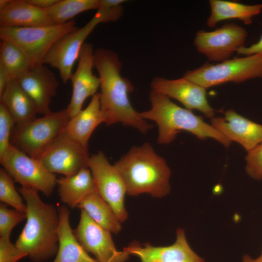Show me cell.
<instances>
[{"label":"cell","mask_w":262,"mask_h":262,"mask_svg":"<svg viewBox=\"0 0 262 262\" xmlns=\"http://www.w3.org/2000/svg\"><path fill=\"white\" fill-rule=\"evenodd\" d=\"M58 193L61 201L74 208L87 196L98 193L90 169L86 167L70 176L57 179Z\"/></svg>","instance_id":"cell-22"},{"label":"cell","mask_w":262,"mask_h":262,"mask_svg":"<svg viewBox=\"0 0 262 262\" xmlns=\"http://www.w3.org/2000/svg\"><path fill=\"white\" fill-rule=\"evenodd\" d=\"M114 165L129 196L146 194L162 198L170 192L171 169L165 160L148 142L132 147Z\"/></svg>","instance_id":"cell-3"},{"label":"cell","mask_w":262,"mask_h":262,"mask_svg":"<svg viewBox=\"0 0 262 262\" xmlns=\"http://www.w3.org/2000/svg\"><path fill=\"white\" fill-rule=\"evenodd\" d=\"M126 1L124 0H100V4L97 10L106 14L105 22L117 21L122 15V4Z\"/></svg>","instance_id":"cell-33"},{"label":"cell","mask_w":262,"mask_h":262,"mask_svg":"<svg viewBox=\"0 0 262 262\" xmlns=\"http://www.w3.org/2000/svg\"><path fill=\"white\" fill-rule=\"evenodd\" d=\"M123 249L137 256L140 262H205L191 248L181 228L177 229L175 242L171 245L154 246L149 243L134 241Z\"/></svg>","instance_id":"cell-15"},{"label":"cell","mask_w":262,"mask_h":262,"mask_svg":"<svg viewBox=\"0 0 262 262\" xmlns=\"http://www.w3.org/2000/svg\"><path fill=\"white\" fill-rule=\"evenodd\" d=\"M15 125L13 117L5 107L0 103V159L11 144V137Z\"/></svg>","instance_id":"cell-30"},{"label":"cell","mask_w":262,"mask_h":262,"mask_svg":"<svg viewBox=\"0 0 262 262\" xmlns=\"http://www.w3.org/2000/svg\"><path fill=\"white\" fill-rule=\"evenodd\" d=\"M25 219L26 213L9 209L6 204H0V238L10 237L13 229Z\"/></svg>","instance_id":"cell-29"},{"label":"cell","mask_w":262,"mask_h":262,"mask_svg":"<svg viewBox=\"0 0 262 262\" xmlns=\"http://www.w3.org/2000/svg\"><path fill=\"white\" fill-rule=\"evenodd\" d=\"M79 222L73 229L74 234L87 252L98 262H126L130 255L115 246L111 232L94 222L83 210H81Z\"/></svg>","instance_id":"cell-13"},{"label":"cell","mask_w":262,"mask_h":262,"mask_svg":"<svg viewBox=\"0 0 262 262\" xmlns=\"http://www.w3.org/2000/svg\"><path fill=\"white\" fill-rule=\"evenodd\" d=\"M71 20L65 24L31 27L0 28V38L18 47L33 66L42 65L43 60L54 44L76 28Z\"/></svg>","instance_id":"cell-7"},{"label":"cell","mask_w":262,"mask_h":262,"mask_svg":"<svg viewBox=\"0 0 262 262\" xmlns=\"http://www.w3.org/2000/svg\"><path fill=\"white\" fill-rule=\"evenodd\" d=\"M0 101L13 117L15 125L24 124L36 118L38 112L34 103L16 79L10 81L0 96Z\"/></svg>","instance_id":"cell-23"},{"label":"cell","mask_w":262,"mask_h":262,"mask_svg":"<svg viewBox=\"0 0 262 262\" xmlns=\"http://www.w3.org/2000/svg\"><path fill=\"white\" fill-rule=\"evenodd\" d=\"M12 79L4 68L0 66V96Z\"/></svg>","instance_id":"cell-36"},{"label":"cell","mask_w":262,"mask_h":262,"mask_svg":"<svg viewBox=\"0 0 262 262\" xmlns=\"http://www.w3.org/2000/svg\"><path fill=\"white\" fill-rule=\"evenodd\" d=\"M105 119L101 112L99 93L92 97L88 105L69 118L66 132L84 147L88 149L89 139L94 130Z\"/></svg>","instance_id":"cell-21"},{"label":"cell","mask_w":262,"mask_h":262,"mask_svg":"<svg viewBox=\"0 0 262 262\" xmlns=\"http://www.w3.org/2000/svg\"><path fill=\"white\" fill-rule=\"evenodd\" d=\"M57 209L58 248L52 262H98L89 256L76 238L69 223V210L62 205Z\"/></svg>","instance_id":"cell-20"},{"label":"cell","mask_w":262,"mask_h":262,"mask_svg":"<svg viewBox=\"0 0 262 262\" xmlns=\"http://www.w3.org/2000/svg\"><path fill=\"white\" fill-rule=\"evenodd\" d=\"M247 35L244 27L227 23L212 31L198 32L194 45L209 61L222 62L230 59L234 52L245 46Z\"/></svg>","instance_id":"cell-11"},{"label":"cell","mask_w":262,"mask_h":262,"mask_svg":"<svg viewBox=\"0 0 262 262\" xmlns=\"http://www.w3.org/2000/svg\"><path fill=\"white\" fill-rule=\"evenodd\" d=\"M243 262H262V255L256 259L251 258L250 256L246 255L243 256Z\"/></svg>","instance_id":"cell-37"},{"label":"cell","mask_w":262,"mask_h":262,"mask_svg":"<svg viewBox=\"0 0 262 262\" xmlns=\"http://www.w3.org/2000/svg\"><path fill=\"white\" fill-rule=\"evenodd\" d=\"M237 53L239 55L244 56L257 54L262 55V34L257 42L248 47L244 46L239 49L237 50Z\"/></svg>","instance_id":"cell-34"},{"label":"cell","mask_w":262,"mask_h":262,"mask_svg":"<svg viewBox=\"0 0 262 262\" xmlns=\"http://www.w3.org/2000/svg\"><path fill=\"white\" fill-rule=\"evenodd\" d=\"M150 87L152 91L176 99L188 110H198L211 119L214 117L215 111L209 103L206 89L183 77L173 80L157 77L151 82Z\"/></svg>","instance_id":"cell-14"},{"label":"cell","mask_w":262,"mask_h":262,"mask_svg":"<svg viewBox=\"0 0 262 262\" xmlns=\"http://www.w3.org/2000/svg\"><path fill=\"white\" fill-rule=\"evenodd\" d=\"M17 190L27 206L26 223L15 245L32 262H44L58 250V209L44 202L35 189L21 186Z\"/></svg>","instance_id":"cell-2"},{"label":"cell","mask_w":262,"mask_h":262,"mask_svg":"<svg viewBox=\"0 0 262 262\" xmlns=\"http://www.w3.org/2000/svg\"><path fill=\"white\" fill-rule=\"evenodd\" d=\"M27 256L11 242L10 237L0 238V262H17Z\"/></svg>","instance_id":"cell-32"},{"label":"cell","mask_w":262,"mask_h":262,"mask_svg":"<svg viewBox=\"0 0 262 262\" xmlns=\"http://www.w3.org/2000/svg\"><path fill=\"white\" fill-rule=\"evenodd\" d=\"M100 4V0H60L45 11L53 24L61 25L82 12L97 10Z\"/></svg>","instance_id":"cell-27"},{"label":"cell","mask_w":262,"mask_h":262,"mask_svg":"<svg viewBox=\"0 0 262 262\" xmlns=\"http://www.w3.org/2000/svg\"><path fill=\"white\" fill-rule=\"evenodd\" d=\"M0 162L15 182L22 187L35 189L49 196L57 185L55 174L49 171L37 159L28 156L11 144Z\"/></svg>","instance_id":"cell-8"},{"label":"cell","mask_w":262,"mask_h":262,"mask_svg":"<svg viewBox=\"0 0 262 262\" xmlns=\"http://www.w3.org/2000/svg\"><path fill=\"white\" fill-rule=\"evenodd\" d=\"M0 66L11 79H16L34 66L25 53L13 43L1 40Z\"/></svg>","instance_id":"cell-26"},{"label":"cell","mask_w":262,"mask_h":262,"mask_svg":"<svg viewBox=\"0 0 262 262\" xmlns=\"http://www.w3.org/2000/svg\"><path fill=\"white\" fill-rule=\"evenodd\" d=\"M183 77L206 89L229 82L262 78V55L236 57L216 64L206 63L186 71Z\"/></svg>","instance_id":"cell-6"},{"label":"cell","mask_w":262,"mask_h":262,"mask_svg":"<svg viewBox=\"0 0 262 262\" xmlns=\"http://www.w3.org/2000/svg\"><path fill=\"white\" fill-rule=\"evenodd\" d=\"M94 67L100 80V102L106 125L120 123L146 134L153 125L148 123L132 106L129 94L134 86L121 75L122 63L115 51L98 49L94 51Z\"/></svg>","instance_id":"cell-1"},{"label":"cell","mask_w":262,"mask_h":262,"mask_svg":"<svg viewBox=\"0 0 262 262\" xmlns=\"http://www.w3.org/2000/svg\"><path fill=\"white\" fill-rule=\"evenodd\" d=\"M261 254L262 255V253H261Z\"/></svg>","instance_id":"cell-39"},{"label":"cell","mask_w":262,"mask_h":262,"mask_svg":"<svg viewBox=\"0 0 262 262\" xmlns=\"http://www.w3.org/2000/svg\"><path fill=\"white\" fill-rule=\"evenodd\" d=\"M94 55L93 45L85 42L79 54L76 70L70 80L72 85V93L66 108L69 118L79 113L85 100L97 94L100 88L99 78L93 73Z\"/></svg>","instance_id":"cell-16"},{"label":"cell","mask_w":262,"mask_h":262,"mask_svg":"<svg viewBox=\"0 0 262 262\" xmlns=\"http://www.w3.org/2000/svg\"><path fill=\"white\" fill-rule=\"evenodd\" d=\"M10 0H0V10L4 8L10 2Z\"/></svg>","instance_id":"cell-38"},{"label":"cell","mask_w":262,"mask_h":262,"mask_svg":"<svg viewBox=\"0 0 262 262\" xmlns=\"http://www.w3.org/2000/svg\"><path fill=\"white\" fill-rule=\"evenodd\" d=\"M105 20V14L97 11L84 26L76 28L57 40L45 56L43 64L57 69L63 82L66 83L70 80L74 65L85 40L98 24Z\"/></svg>","instance_id":"cell-9"},{"label":"cell","mask_w":262,"mask_h":262,"mask_svg":"<svg viewBox=\"0 0 262 262\" xmlns=\"http://www.w3.org/2000/svg\"><path fill=\"white\" fill-rule=\"evenodd\" d=\"M69 119L65 109L51 111L24 124L15 125L10 143L28 156L37 159L65 131Z\"/></svg>","instance_id":"cell-5"},{"label":"cell","mask_w":262,"mask_h":262,"mask_svg":"<svg viewBox=\"0 0 262 262\" xmlns=\"http://www.w3.org/2000/svg\"><path fill=\"white\" fill-rule=\"evenodd\" d=\"M211 14L207 20L208 27L213 28L220 21L237 19L246 25L252 23L253 18L262 11V4L248 5L240 2L210 0Z\"/></svg>","instance_id":"cell-24"},{"label":"cell","mask_w":262,"mask_h":262,"mask_svg":"<svg viewBox=\"0 0 262 262\" xmlns=\"http://www.w3.org/2000/svg\"><path fill=\"white\" fill-rule=\"evenodd\" d=\"M77 208L84 211L94 222L111 233L117 234L121 231L122 223L98 193L87 196Z\"/></svg>","instance_id":"cell-25"},{"label":"cell","mask_w":262,"mask_h":262,"mask_svg":"<svg viewBox=\"0 0 262 262\" xmlns=\"http://www.w3.org/2000/svg\"><path fill=\"white\" fill-rule=\"evenodd\" d=\"M32 5L46 10L59 2L60 0H27Z\"/></svg>","instance_id":"cell-35"},{"label":"cell","mask_w":262,"mask_h":262,"mask_svg":"<svg viewBox=\"0 0 262 262\" xmlns=\"http://www.w3.org/2000/svg\"><path fill=\"white\" fill-rule=\"evenodd\" d=\"M149 98L151 108L140 114L144 119L157 124L158 144H168L175 139L178 133L186 131L199 139L212 138L225 147L230 146L231 141L191 110L182 108L166 96L151 90Z\"/></svg>","instance_id":"cell-4"},{"label":"cell","mask_w":262,"mask_h":262,"mask_svg":"<svg viewBox=\"0 0 262 262\" xmlns=\"http://www.w3.org/2000/svg\"><path fill=\"white\" fill-rule=\"evenodd\" d=\"M15 181L3 168L0 169V200L14 209L26 213L27 206L14 185Z\"/></svg>","instance_id":"cell-28"},{"label":"cell","mask_w":262,"mask_h":262,"mask_svg":"<svg viewBox=\"0 0 262 262\" xmlns=\"http://www.w3.org/2000/svg\"><path fill=\"white\" fill-rule=\"evenodd\" d=\"M16 80L33 100L38 114L44 115L51 112L49 106L56 95L59 82L47 66L36 65Z\"/></svg>","instance_id":"cell-17"},{"label":"cell","mask_w":262,"mask_h":262,"mask_svg":"<svg viewBox=\"0 0 262 262\" xmlns=\"http://www.w3.org/2000/svg\"><path fill=\"white\" fill-rule=\"evenodd\" d=\"M54 25L45 10L38 8L27 0H10L0 10V27H31Z\"/></svg>","instance_id":"cell-19"},{"label":"cell","mask_w":262,"mask_h":262,"mask_svg":"<svg viewBox=\"0 0 262 262\" xmlns=\"http://www.w3.org/2000/svg\"><path fill=\"white\" fill-rule=\"evenodd\" d=\"M88 167L94 178L97 192L112 208L121 223L128 213L125 206L127 190L124 182L114 164L99 151L90 156Z\"/></svg>","instance_id":"cell-10"},{"label":"cell","mask_w":262,"mask_h":262,"mask_svg":"<svg viewBox=\"0 0 262 262\" xmlns=\"http://www.w3.org/2000/svg\"><path fill=\"white\" fill-rule=\"evenodd\" d=\"M211 125L230 141L240 144L248 152L262 143V125L255 122L232 109L224 117H213Z\"/></svg>","instance_id":"cell-18"},{"label":"cell","mask_w":262,"mask_h":262,"mask_svg":"<svg viewBox=\"0 0 262 262\" xmlns=\"http://www.w3.org/2000/svg\"><path fill=\"white\" fill-rule=\"evenodd\" d=\"M89 158L88 149L65 131L37 159L49 171L70 176L88 167Z\"/></svg>","instance_id":"cell-12"},{"label":"cell","mask_w":262,"mask_h":262,"mask_svg":"<svg viewBox=\"0 0 262 262\" xmlns=\"http://www.w3.org/2000/svg\"><path fill=\"white\" fill-rule=\"evenodd\" d=\"M246 161L247 174L254 180H262V143L247 152Z\"/></svg>","instance_id":"cell-31"}]
</instances>
